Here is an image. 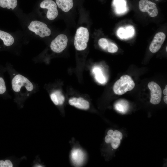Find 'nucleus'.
Returning a JSON list of instances; mask_svg holds the SVG:
<instances>
[{"label":"nucleus","instance_id":"nucleus-1","mask_svg":"<svg viewBox=\"0 0 167 167\" xmlns=\"http://www.w3.org/2000/svg\"><path fill=\"white\" fill-rule=\"evenodd\" d=\"M12 91L18 99H24L38 91V86L19 73L12 66H8Z\"/></svg>","mask_w":167,"mask_h":167},{"label":"nucleus","instance_id":"nucleus-2","mask_svg":"<svg viewBox=\"0 0 167 167\" xmlns=\"http://www.w3.org/2000/svg\"><path fill=\"white\" fill-rule=\"evenodd\" d=\"M135 86V83L131 77L125 75L122 76L115 82L113 89L115 94L120 95L132 90Z\"/></svg>","mask_w":167,"mask_h":167},{"label":"nucleus","instance_id":"nucleus-3","mask_svg":"<svg viewBox=\"0 0 167 167\" xmlns=\"http://www.w3.org/2000/svg\"><path fill=\"white\" fill-rule=\"evenodd\" d=\"M89 37V32L86 28L81 27L78 28L74 37L75 49L79 51L85 49L87 48Z\"/></svg>","mask_w":167,"mask_h":167},{"label":"nucleus","instance_id":"nucleus-4","mask_svg":"<svg viewBox=\"0 0 167 167\" xmlns=\"http://www.w3.org/2000/svg\"><path fill=\"white\" fill-rule=\"evenodd\" d=\"M28 29L41 38L49 36L51 31L44 23L38 20L31 22L28 26Z\"/></svg>","mask_w":167,"mask_h":167},{"label":"nucleus","instance_id":"nucleus-5","mask_svg":"<svg viewBox=\"0 0 167 167\" xmlns=\"http://www.w3.org/2000/svg\"><path fill=\"white\" fill-rule=\"evenodd\" d=\"M67 42V36L64 34H59L51 42L50 45V49L55 53H59L66 48Z\"/></svg>","mask_w":167,"mask_h":167},{"label":"nucleus","instance_id":"nucleus-6","mask_svg":"<svg viewBox=\"0 0 167 167\" xmlns=\"http://www.w3.org/2000/svg\"><path fill=\"white\" fill-rule=\"evenodd\" d=\"M107 135L105 138V141L107 143H110L113 148H118L121 143V140L122 138V133L118 130L113 131L109 130L107 133Z\"/></svg>","mask_w":167,"mask_h":167},{"label":"nucleus","instance_id":"nucleus-7","mask_svg":"<svg viewBox=\"0 0 167 167\" xmlns=\"http://www.w3.org/2000/svg\"><path fill=\"white\" fill-rule=\"evenodd\" d=\"M40 7L48 10L46 16L50 20H54L58 15L57 4L52 0H44L41 3Z\"/></svg>","mask_w":167,"mask_h":167},{"label":"nucleus","instance_id":"nucleus-8","mask_svg":"<svg viewBox=\"0 0 167 167\" xmlns=\"http://www.w3.org/2000/svg\"><path fill=\"white\" fill-rule=\"evenodd\" d=\"M148 87L151 92L150 102L153 105H157L161 101L162 90L160 87L157 83L151 81L148 84Z\"/></svg>","mask_w":167,"mask_h":167},{"label":"nucleus","instance_id":"nucleus-9","mask_svg":"<svg viewBox=\"0 0 167 167\" xmlns=\"http://www.w3.org/2000/svg\"><path fill=\"white\" fill-rule=\"evenodd\" d=\"M139 8L143 12H147L151 17H155L158 14V10L156 4L147 0H141L139 2Z\"/></svg>","mask_w":167,"mask_h":167},{"label":"nucleus","instance_id":"nucleus-10","mask_svg":"<svg viewBox=\"0 0 167 167\" xmlns=\"http://www.w3.org/2000/svg\"><path fill=\"white\" fill-rule=\"evenodd\" d=\"M165 35L163 32L157 33L150 45L149 49L150 51L152 53L157 52L161 48L165 40Z\"/></svg>","mask_w":167,"mask_h":167},{"label":"nucleus","instance_id":"nucleus-11","mask_svg":"<svg viewBox=\"0 0 167 167\" xmlns=\"http://www.w3.org/2000/svg\"><path fill=\"white\" fill-rule=\"evenodd\" d=\"M117 35L121 39H126L132 37L135 34L134 28L132 26H128L125 28L120 27L117 31Z\"/></svg>","mask_w":167,"mask_h":167},{"label":"nucleus","instance_id":"nucleus-12","mask_svg":"<svg viewBox=\"0 0 167 167\" xmlns=\"http://www.w3.org/2000/svg\"><path fill=\"white\" fill-rule=\"evenodd\" d=\"M68 102L71 105L80 109L87 110L90 107L89 102L81 97L71 98L69 100Z\"/></svg>","mask_w":167,"mask_h":167},{"label":"nucleus","instance_id":"nucleus-13","mask_svg":"<svg viewBox=\"0 0 167 167\" xmlns=\"http://www.w3.org/2000/svg\"><path fill=\"white\" fill-rule=\"evenodd\" d=\"M98 43L102 49L110 53H114L118 50V46L115 44L105 38L100 39Z\"/></svg>","mask_w":167,"mask_h":167},{"label":"nucleus","instance_id":"nucleus-14","mask_svg":"<svg viewBox=\"0 0 167 167\" xmlns=\"http://www.w3.org/2000/svg\"><path fill=\"white\" fill-rule=\"evenodd\" d=\"M112 5L117 14H123L127 11L126 2L125 0H113Z\"/></svg>","mask_w":167,"mask_h":167},{"label":"nucleus","instance_id":"nucleus-15","mask_svg":"<svg viewBox=\"0 0 167 167\" xmlns=\"http://www.w3.org/2000/svg\"><path fill=\"white\" fill-rule=\"evenodd\" d=\"M0 40L3 41L4 48L12 46L14 42L13 37L9 33L0 30Z\"/></svg>","mask_w":167,"mask_h":167},{"label":"nucleus","instance_id":"nucleus-16","mask_svg":"<svg viewBox=\"0 0 167 167\" xmlns=\"http://www.w3.org/2000/svg\"><path fill=\"white\" fill-rule=\"evenodd\" d=\"M71 156L72 162L76 165H80L83 161L84 154L80 149H73L71 152Z\"/></svg>","mask_w":167,"mask_h":167},{"label":"nucleus","instance_id":"nucleus-17","mask_svg":"<svg viewBox=\"0 0 167 167\" xmlns=\"http://www.w3.org/2000/svg\"><path fill=\"white\" fill-rule=\"evenodd\" d=\"M50 96L51 100L55 105H61L63 103L65 98L60 90L57 89L52 91Z\"/></svg>","mask_w":167,"mask_h":167},{"label":"nucleus","instance_id":"nucleus-18","mask_svg":"<svg viewBox=\"0 0 167 167\" xmlns=\"http://www.w3.org/2000/svg\"><path fill=\"white\" fill-rule=\"evenodd\" d=\"M56 2L58 7L65 12L69 11L73 6V0H56Z\"/></svg>","mask_w":167,"mask_h":167},{"label":"nucleus","instance_id":"nucleus-19","mask_svg":"<svg viewBox=\"0 0 167 167\" xmlns=\"http://www.w3.org/2000/svg\"><path fill=\"white\" fill-rule=\"evenodd\" d=\"M17 3V0H0V6L8 9L14 10L16 7Z\"/></svg>","mask_w":167,"mask_h":167},{"label":"nucleus","instance_id":"nucleus-20","mask_svg":"<svg viewBox=\"0 0 167 167\" xmlns=\"http://www.w3.org/2000/svg\"><path fill=\"white\" fill-rule=\"evenodd\" d=\"M93 73L95 75L96 80L100 83L103 84L105 82V79L103 75L101 70L98 67H94L92 70Z\"/></svg>","mask_w":167,"mask_h":167},{"label":"nucleus","instance_id":"nucleus-21","mask_svg":"<svg viewBox=\"0 0 167 167\" xmlns=\"http://www.w3.org/2000/svg\"><path fill=\"white\" fill-rule=\"evenodd\" d=\"M115 107L118 111L124 113L128 109V105L126 101L122 100L118 102L115 105Z\"/></svg>","mask_w":167,"mask_h":167},{"label":"nucleus","instance_id":"nucleus-22","mask_svg":"<svg viewBox=\"0 0 167 167\" xmlns=\"http://www.w3.org/2000/svg\"><path fill=\"white\" fill-rule=\"evenodd\" d=\"M6 92V88L4 78L0 76V95L5 94Z\"/></svg>","mask_w":167,"mask_h":167},{"label":"nucleus","instance_id":"nucleus-23","mask_svg":"<svg viewBox=\"0 0 167 167\" xmlns=\"http://www.w3.org/2000/svg\"><path fill=\"white\" fill-rule=\"evenodd\" d=\"M13 164L11 161L9 160L5 161H0V167H12Z\"/></svg>","mask_w":167,"mask_h":167},{"label":"nucleus","instance_id":"nucleus-24","mask_svg":"<svg viewBox=\"0 0 167 167\" xmlns=\"http://www.w3.org/2000/svg\"><path fill=\"white\" fill-rule=\"evenodd\" d=\"M163 94L165 95H167V85H166L165 86V88L163 91Z\"/></svg>","mask_w":167,"mask_h":167},{"label":"nucleus","instance_id":"nucleus-25","mask_svg":"<svg viewBox=\"0 0 167 167\" xmlns=\"http://www.w3.org/2000/svg\"><path fill=\"white\" fill-rule=\"evenodd\" d=\"M164 101L166 104H167V96L165 95L164 97Z\"/></svg>","mask_w":167,"mask_h":167},{"label":"nucleus","instance_id":"nucleus-26","mask_svg":"<svg viewBox=\"0 0 167 167\" xmlns=\"http://www.w3.org/2000/svg\"><path fill=\"white\" fill-rule=\"evenodd\" d=\"M167 47H166V51H167Z\"/></svg>","mask_w":167,"mask_h":167},{"label":"nucleus","instance_id":"nucleus-27","mask_svg":"<svg viewBox=\"0 0 167 167\" xmlns=\"http://www.w3.org/2000/svg\"><path fill=\"white\" fill-rule=\"evenodd\" d=\"M156 0V1H158L159 0Z\"/></svg>","mask_w":167,"mask_h":167}]
</instances>
